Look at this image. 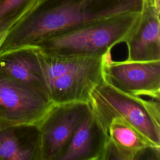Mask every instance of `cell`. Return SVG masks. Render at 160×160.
Wrapping results in <instances>:
<instances>
[{"mask_svg": "<svg viewBox=\"0 0 160 160\" xmlns=\"http://www.w3.org/2000/svg\"><path fill=\"white\" fill-rule=\"evenodd\" d=\"M89 104L106 132L113 119L121 118L160 146L159 101L126 94L103 81L91 92Z\"/></svg>", "mask_w": 160, "mask_h": 160, "instance_id": "3", "label": "cell"}, {"mask_svg": "<svg viewBox=\"0 0 160 160\" xmlns=\"http://www.w3.org/2000/svg\"><path fill=\"white\" fill-rule=\"evenodd\" d=\"M139 11L124 12L44 39L34 45L46 54L86 58L109 56L138 23Z\"/></svg>", "mask_w": 160, "mask_h": 160, "instance_id": "2", "label": "cell"}, {"mask_svg": "<svg viewBox=\"0 0 160 160\" xmlns=\"http://www.w3.org/2000/svg\"><path fill=\"white\" fill-rule=\"evenodd\" d=\"M6 126V125H4V124H2V123L0 121V129H1V128H2L3 126Z\"/></svg>", "mask_w": 160, "mask_h": 160, "instance_id": "16", "label": "cell"}, {"mask_svg": "<svg viewBox=\"0 0 160 160\" xmlns=\"http://www.w3.org/2000/svg\"><path fill=\"white\" fill-rule=\"evenodd\" d=\"M109 56L94 58L84 65L48 82L51 102H89L94 89L104 81L103 64Z\"/></svg>", "mask_w": 160, "mask_h": 160, "instance_id": "7", "label": "cell"}, {"mask_svg": "<svg viewBox=\"0 0 160 160\" xmlns=\"http://www.w3.org/2000/svg\"><path fill=\"white\" fill-rule=\"evenodd\" d=\"M104 81L134 96L160 99V60L112 61L108 57L102 68Z\"/></svg>", "mask_w": 160, "mask_h": 160, "instance_id": "6", "label": "cell"}, {"mask_svg": "<svg viewBox=\"0 0 160 160\" xmlns=\"http://www.w3.org/2000/svg\"><path fill=\"white\" fill-rule=\"evenodd\" d=\"M0 71L49 99L36 47L24 46L1 54Z\"/></svg>", "mask_w": 160, "mask_h": 160, "instance_id": "10", "label": "cell"}, {"mask_svg": "<svg viewBox=\"0 0 160 160\" xmlns=\"http://www.w3.org/2000/svg\"><path fill=\"white\" fill-rule=\"evenodd\" d=\"M108 138L90 108L58 160H100Z\"/></svg>", "mask_w": 160, "mask_h": 160, "instance_id": "11", "label": "cell"}, {"mask_svg": "<svg viewBox=\"0 0 160 160\" xmlns=\"http://www.w3.org/2000/svg\"><path fill=\"white\" fill-rule=\"evenodd\" d=\"M108 136L100 160H138L149 154L160 159V146L121 118L111 121Z\"/></svg>", "mask_w": 160, "mask_h": 160, "instance_id": "8", "label": "cell"}, {"mask_svg": "<svg viewBox=\"0 0 160 160\" xmlns=\"http://www.w3.org/2000/svg\"><path fill=\"white\" fill-rule=\"evenodd\" d=\"M53 103L0 71V121L6 126L38 125Z\"/></svg>", "mask_w": 160, "mask_h": 160, "instance_id": "5", "label": "cell"}, {"mask_svg": "<svg viewBox=\"0 0 160 160\" xmlns=\"http://www.w3.org/2000/svg\"><path fill=\"white\" fill-rule=\"evenodd\" d=\"M89 108V102L52 104L38 124V160H58Z\"/></svg>", "mask_w": 160, "mask_h": 160, "instance_id": "4", "label": "cell"}, {"mask_svg": "<svg viewBox=\"0 0 160 160\" xmlns=\"http://www.w3.org/2000/svg\"><path fill=\"white\" fill-rule=\"evenodd\" d=\"M38 125L4 126L0 129V160H38Z\"/></svg>", "mask_w": 160, "mask_h": 160, "instance_id": "12", "label": "cell"}, {"mask_svg": "<svg viewBox=\"0 0 160 160\" xmlns=\"http://www.w3.org/2000/svg\"><path fill=\"white\" fill-rule=\"evenodd\" d=\"M8 31H6V32H0V46H1V43L2 42L4 38L6 37V34H7V32Z\"/></svg>", "mask_w": 160, "mask_h": 160, "instance_id": "15", "label": "cell"}, {"mask_svg": "<svg viewBox=\"0 0 160 160\" xmlns=\"http://www.w3.org/2000/svg\"><path fill=\"white\" fill-rule=\"evenodd\" d=\"M127 60H160V6L153 0H142L138 23L125 42Z\"/></svg>", "mask_w": 160, "mask_h": 160, "instance_id": "9", "label": "cell"}, {"mask_svg": "<svg viewBox=\"0 0 160 160\" xmlns=\"http://www.w3.org/2000/svg\"><path fill=\"white\" fill-rule=\"evenodd\" d=\"M142 0H39L7 32L0 54L124 12L139 11Z\"/></svg>", "mask_w": 160, "mask_h": 160, "instance_id": "1", "label": "cell"}, {"mask_svg": "<svg viewBox=\"0 0 160 160\" xmlns=\"http://www.w3.org/2000/svg\"><path fill=\"white\" fill-rule=\"evenodd\" d=\"M39 0H0V32L8 31Z\"/></svg>", "mask_w": 160, "mask_h": 160, "instance_id": "14", "label": "cell"}, {"mask_svg": "<svg viewBox=\"0 0 160 160\" xmlns=\"http://www.w3.org/2000/svg\"><path fill=\"white\" fill-rule=\"evenodd\" d=\"M38 56L46 82L84 65L94 58L49 55L44 54L39 50Z\"/></svg>", "mask_w": 160, "mask_h": 160, "instance_id": "13", "label": "cell"}]
</instances>
